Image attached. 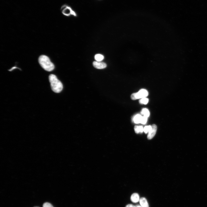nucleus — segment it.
I'll return each instance as SVG.
<instances>
[{
    "label": "nucleus",
    "mask_w": 207,
    "mask_h": 207,
    "mask_svg": "<svg viewBox=\"0 0 207 207\" xmlns=\"http://www.w3.org/2000/svg\"><path fill=\"white\" fill-rule=\"evenodd\" d=\"M61 9L62 13L64 15L68 16L71 14L75 16H76L75 13L69 6L63 5L61 7Z\"/></svg>",
    "instance_id": "obj_4"
},
{
    "label": "nucleus",
    "mask_w": 207,
    "mask_h": 207,
    "mask_svg": "<svg viewBox=\"0 0 207 207\" xmlns=\"http://www.w3.org/2000/svg\"><path fill=\"white\" fill-rule=\"evenodd\" d=\"M94 67L98 69H102L106 68L107 66L106 64L101 62L97 61H94L93 62Z\"/></svg>",
    "instance_id": "obj_6"
},
{
    "label": "nucleus",
    "mask_w": 207,
    "mask_h": 207,
    "mask_svg": "<svg viewBox=\"0 0 207 207\" xmlns=\"http://www.w3.org/2000/svg\"><path fill=\"white\" fill-rule=\"evenodd\" d=\"M148 100L147 98L143 97L139 100V102L140 103L146 104L148 103Z\"/></svg>",
    "instance_id": "obj_13"
},
{
    "label": "nucleus",
    "mask_w": 207,
    "mask_h": 207,
    "mask_svg": "<svg viewBox=\"0 0 207 207\" xmlns=\"http://www.w3.org/2000/svg\"><path fill=\"white\" fill-rule=\"evenodd\" d=\"M125 207H136V206L132 204H129L127 205Z\"/></svg>",
    "instance_id": "obj_17"
},
{
    "label": "nucleus",
    "mask_w": 207,
    "mask_h": 207,
    "mask_svg": "<svg viewBox=\"0 0 207 207\" xmlns=\"http://www.w3.org/2000/svg\"></svg>",
    "instance_id": "obj_19"
},
{
    "label": "nucleus",
    "mask_w": 207,
    "mask_h": 207,
    "mask_svg": "<svg viewBox=\"0 0 207 207\" xmlns=\"http://www.w3.org/2000/svg\"><path fill=\"white\" fill-rule=\"evenodd\" d=\"M152 126V129L149 132L147 136V138L148 139H151L154 137L157 131V127L156 125L153 124Z\"/></svg>",
    "instance_id": "obj_5"
},
{
    "label": "nucleus",
    "mask_w": 207,
    "mask_h": 207,
    "mask_svg": "<svg viewBox=\"0 0 207 207\" xmlns=\"http://www.w3.org/2000/svg\"><path fill=\"white\" fill-rule=\"evenodd\" d=\"M43 207H53L51 204L49 202H45L43 204Z\"/></svg>",
    "instance_id": "obj_16"
},
{
    "label": "nucleus",
    "mask_w": 207,
    "mask_h": 207,
    "mask_svg": "<svg viewBox=\"0 0 207 207\" xmlns=\"http://www.w3.org/2000/svg\"><path fill=\"white\" fill-rule=\"evenodd\" d=\"M141 114L143 115V116L148 117L150 115V112L148 110L145 108L143 109L141 112Z\"/></svg>",
    "instance_id": "obj_11"
},
{
    "label": "nucleus",
    "mask_w": 207,
    "mask_h": 207,
    "mask_svg": "<svg viewBox=\"0 0 207 207\" xmlns=\"http://www.w3.org/2000/svg\"><path fill=\"white\" fill-rule=\"evenodd\" d=\"M139 203L142 207H149L147 202L145 198H141L139 199Z\"/></svg>",
    "instance_id": "obj_8"
},
{
    "label": "nucleus",
    "mask_w": 207,
    "mask_h": 207,
    "mask_svg": "<svg viewBox=\"0 0 207 207\" xmlns=\"http://www.w3.org/2000/svg\"><path fill=\"white\" fill-rule=\"evenodd\" d=\"M152 128V126L150 125L145 126L143 128V131L145 133H149Z\"/></svg>",
    "instance_id": "obj_14"
},
{
    "label": "nucleus",
    "mask_w": 207,
    "mask_h": 207,
    "mask_svg": "<svg viewBox=\"0 0 207 207\" xmlns=\"http://www.w3.org/2000/svg\"><path fill=\"white\" fill-rule=\"evenodd\" d=\"M142 117V116L140 114H137L133 118V121L135 123L137 124L140 123L141 122Z\"/></svg>",
    "instance_id": "obj_9"
},
{
    "label": "nucleus",
    "mask_w": 207,
    "mask_h": 207,
    "mask_svg": "<svg viewBox=\"0 0 207 207\" xmlns=\"http://www.w3.org/2000/svg\"><path fill=\"white\" fill-rule=\"evenodd\" d=\"M136 207H142L141 205H137L135 206Z\"/></svg>",
    "instance_id": "obj_18"
},
{
    "label": "nucleus",
    "mask_w": 207,
    "mask_h": 207,
    "mask_svg": "<svg viewBox=\"0 0 207 207\" xmlns=\"http://www.w3.org/2000/svg\"><path fill=\"white\" fill-rule=\"evenodd\" d=\"M147 118L144 116H142L140 123L143 124H145L147 120Z\"/></svg>",
    "instance_id": "obj_15"
},
{
    "label": "nucleus",
    "mask_w": 207,
    "mask_h": 207,
    "mask_svg": "<svg viewBox=\"0 0 207 207\" xmlns=\"http://www.w3.org/2000/svg\"><path fill=\"white\" fill-rule=\"evenodd\" d=\"M134 129L135 132L138 133L139 132L142 133L143 131V128L141 126H135L134 127Z\"/></svg>",
    "instance_id": "obj_10"
},
{
    "label": "nucleus",
    "mask_w": 207,
    "mask_h": 207,
    "mask_svg": "<svg viewBox=\"0 0 207 207\" xmlns=\"http://www.w3.org/2000/svg\"><path fill=\"white\" fill-rule=\"evenodd\" d=\"M104 58V56L100 54H96L95 56V59L97 61L101 62Z\"/></svg>",
    "instance_id": "obj_12"
},
{
    "label": "nucleus",
    "mask_w": 207,
    "mask_h": 207,
    "mask_svg": "<svg viewBox=\"0 0 207 207\" xmlns=\"http://www.w3.org/2000/svg\"><path fill=\"white\" fill-rule=\"evenodd\" d=\"M148 93L145 89H141L138 92L133 93L131 95V99L133 100L145 97L147 96Z\"/></svg>",
    "instance_id": "obj_3"
},
{
    "label": "nucleus",
    "mask_w": 207,
    "mask_h": 207,
    "mask_svg": "<svg viewBox=\"0 0 207 207\" xmlns=\"http://www.w3.org/2000/svg\"><path fill=\"white\" fill-rule=\"evenodd\" d=\"M39 62L41 66L46 71H51L54 68V64L51 62L49 58L46 55H41L39 58Z\"/></svg>",
    "instance_id": "obj_2"
},
{
    "label": "nucleus",
    "mask_w": 207,
    "mask_h": 207,
    "mask_svg": "<svg viewBox=\"0 0 207 207\" xmlns=\"http://www.w3.org/2000/svg\"><path fill=\"white\" fill-rule=\"evenodd\" d=\"M139 194L136 193L133 194L131 197V201L134 203H136L139 200Z\"/></svg>",
    "instance_id": "obj_7"
},
{
    "label": "nucleus",
    "mask_w": 207,
    "mask_h": 207,
    "mask_svg": "<svg viewBox=\"0 0 207 207\" xmlns=\"http://www.w3.org/2000/svg\"><path fill=\"white\" fill-rule=\"evenodd\" d=\"M49 80L51 89L53 91L56 93H59L62 90V84L55 75L53 74L49 75Z\"/></svg>",
    "instance_id": "obj_1"
}]
</instances>
